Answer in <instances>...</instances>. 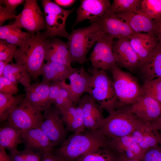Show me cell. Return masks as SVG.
<instances>
[{
    "instance_id": "obj_52",
    "label": "cell",
    "mask_w": 161,
    "mask_h": 161,
    "mask_svg": "<svg viewBox=\"0 0 161 161\" xmlns=\"http://www.w3.org/2000/svg\"></svg>"
},
{
    "instance_id": "obj_13",
    "label": "cell",
    "mask_w": 161,
    "mask_h": 161,
    "mask_svg": "<svg viewBox=\"0 0 161 161\" xmlns=\"http://www.w3.org/2000/svg\"><path fill=\"white\" fill-rule=\"evenodd\" d=\"M112 50L117 65L130 71L138 68L140 61L128 38L114 41Z\"/></svg>"
},
{
    "instance_id": "obj_6",
    "label": "cell",
    "mask_w": 161,
    "mask_h": 161,
    "mask_svg": "<svg viewBox=\"0 0 161 161\" xmlns=\"http://www.w3.org/2000/svg\"><path fill=\"white\" fill-rule=\"evenodd\" d=\"M110 70L119 107L125 105L132 104L144 94L137 80L130 74L123 71L117 65Z\"/></svg>"
},
{
    "instance_id": "obj_49",
    "label": "cell",
    "mask_w": 161,
    "mask_h": 161,
    "mask_svg": "<svg viewBox=\"0 0 161 161\" xmlns=\"http://www.w3.org/2000/svg\"><path fill=\"white\" fill-rule=\"evenodd\" d=\"M117 161H141L135 160H132L127 158L124 157L120 155H118V159Z\"/></svg>"
},
{
    "instance_id": "obj_33",
    "label": "cell",
    "mask_w": 161,
    "mask_h": 161,
    "mask_svg": "<svg viewBox=\"0 0 161 161\" xmlns=\"http://www.w3.org/2000/svg\"><path fill=\"white\" fill-rule=\"evenodd\" d=\"M117 154L105 146L89 151L75 161H117Z\"/></svg>"
},
{
    "instance_id": "obj_7",
    "label": "cell",
    "mask_w": 161,
    "mask_h": 161,
    "mask_svg": "<svg viewBox=\"0 0 161 161\" xmlns=\"http://www.w3.org/2000/svg\"><path fill=\"white\" fill-rule=\"evenodd\" d=\"M47 28L44 31L49 38L55 37L68 39L69 34L66 30V22L69 16L75 10H66L50 0H41Z\"/></svg>"
},
{
    "instance_id": "obj_23",
    "label": "cell",
    "mask_w": 161,
    "mask_h": 161,
    "mask_svg": "<svg viewBox=\"0 0 161 161\" xmlns=\"http://www.w3.org/2000/svg\"><path fill=\"white\" fill-rule=\"evenodd\" d=\"M115 14L126 22L135 32L145 33L156 37L154 20L149 18L142 13L138 11Z\"/></svg>"
},
{
    "instance_id": "obj_10",
    "label": "cell",
    "mask_w": 161,
    "mask_h": 161,
    "mask_svg": "<svg viewBox=\"0 0 161 161\" xmlns=\"http://www.w3.org/2000/svg\"><path fill=\"white\" fill-rule=\"evenodd\" d=\"M43 113V119L39 128L54 147L59 146L66 138L67 132L61 113L52 105Z\"/></svg>"
},
{
    "instance_id": "obj_32",
    "label": "cell",
    "mask_w": 161,
    "mask_h": 161,
    "mask_svg": "<svg viewBox=\"0 0 161 161\" xmlns=\"http://www.w3.org/2000/svg\"><path fill=\"white\" fill-rule=\"evenodd\" d=\"M25 94L13 96L0 92V122L6 121L12 111L24 100Z\"/></svg>"
},
{
    "instance_id": "obj_20",
    "label": "cell",
    "mask_w": 161,
    "mask_h": 161,
    "mask_svg": "<svg viewBox=\"0 0 161 161\" xmlns=\"http://www.w3.org/2000/svg\"><path fill=\"white\" fill-rule=\"evenodd\" d=\"M130 112L139 119L152 122L161 114V103L144 94L129 107Z\"/></svg>"
},
{
    "instance_id": "obj_18",
    "label": "cell",
    "mask_w": 161,
    "mask_h": 161,
    "mask_svg": "<svg viewBox=\"0 0 161 161\" xmlns=\"http://www.w3.org/2000/svg\"><path fill=\"white\" fill-rule=\"evenodd\" d=\"M76 10V17L72 28L84 21L103 17L110 7L109 0H81Z\"/></svg>"
},
{
    "instance_id": "obj_16",
    "label": "cell",
    "mask_w": 161,
    "mask_h": 161,
    "mask_svg": "<svg viewBox=\"0 0 161 161\" xmlns=\"http://www.w3.org/2000/svg\"><path fill=\"white\" fill-rule=\"evenodd\" d=\"M105 146L117 155L130 159L141 161L145 152L133 140L131 135L122 137L107 138Z\"/></svg>"
},
{
    "instance_id": "obj_30",
    "label": "cell",
    "mask_w": 161,
    "mask_h": 161,
    "mask_svg": "<svg viewBox=\"0 0 161 161\" xmlns=\"http://www.w3.org/2000/svg\"><path fill=\"white\" fill-rule=\"evenodd\" d=\"M49 98L51 103L59 109L75 105L67 91L59 83H50Z\"/></svg>"
},
{
    "instance_id": "obj_24",
    "label": "cell",
    "mask_w": 161,
    "mask_h": 161,
    "mask_svg": "<svg viewBox=\"0 0 161 161\" xmlns=\"http://www.w3.org/2000/svg\"><path fill=\"white\" fill-rule=\"evenodd\" d=\"M138 68L145 81L161 78V44L159 42Z\"/></svg>"
},
{
    "instance_id": "obj_51",
    "label": "cell",
    "mask_w": 161,
    "mask_h": 161,
    "mask_svg": "<svg viewBox=\"0 0 161 161\" xmlns=\"http://www.w3.org/2000/svg\"><path fill=\"white\" fill-rule=\"evenodd\" d=\"M160 1H161V0H160Z\"/></svg>"
},
{
    "instance_id": "obj_27",
    "label": "cell",
    "mask_w": 161,
    "mask_h": 161,
    "mask_svg": "<svg viewBox=\"0 0 161 161\" xmlns=\"http://www.w3.org/2000/svg\"><path fill=\"white\" fill-rule=\"evenodd\" d=\"M67 131L73 133L81 132L85 128L83 113L81 108L73 105L60 109Z\"/></svg>"
},
{
    "instance_id": "obj_5",
    "label": "cell",
    "mask_w": 161,
    "mask_h": 161,
    "mask_svg": "<svg viewBox=\"0 0 161 161\" xmlns=\"http://www.w3.org/2000/svg\"><path fill=\"white\" fill-rule=\"evenodd\" d=\"M140 120L130 112L129 107L121 106L109 114L99 129L107 138L128 136L134 132Z\"/></svg>"
},
{
    "instance_id": "obj_15",
    "label": "cell",
    "mask_w": 161,
    "mask_h": 161,
    "mask_svg": "<svg viewBox=\"0 0 161 161\" xmlns=\"http://www.w3.org/2000/svg\"><path fill=\"white\" fill-rule=\"evenodd\" d=\"M68 79L69 84L66 83V80L59 83L66 90L72 102L76 105L83 95L87 92L91 82L92 76L82 66L71 75Z\"/></svg>"
},
{
    "instance_id": "obj_2",
    "label": "cell",
    "mask_w": 161,
    "mask_h": 161,
    "mask_svg": "<svg viewBox=\"0 0 161 161\" xmlns=\"http://www.w3.org/2000/svg\"><path fill=\"white\" fill-rule=\"evenodd\" d=\"M49 39L44 31L32 34L15 53L14 58L16 62L24 66L34 79L41 75Z\"/></svg>"
},
{
    "instance_id": "obj_43",
    "label": "cell",
    "mask_w": 161,
    "mask_h": 161,
    "mask_svg": "<svg viewBox=\"0 0 161 161\" xmlns=\"http://www.w3.org/2000/svg\"><path fill=\"white\" fill-rule=\"evenodd\" d=\"M41 161H63L56 154L54 149L48 151L44 154Z\"/></svg>"
},
{
    "instance_id": "obj_50",
    "label": "cell",
    "mask_w": 161,
    "mask_h": 161,
    "mask_svg": "<svg viewBox=\"0 0 161 161\" xmlns=\"http://www.w3.org/2000/svg\"></svg>"
},
{
    "instance_id": "obj_8",
    "label": "cell",
    "mask_w": 161,
    "mask_h": 161,
    "mask_svg": "<svg viewBox=\"0 0 161 161\" xmlns=\"http://www.w3.org/2000/svg\"><path fill=\"white\" fill-rule=\"evenodd\" d=\"M10 25L32 34L47 28L44 14L36 0H26L22 10Z\"/></svg>"
},
{
    "instance_id": "obj_21",
    "label": "cell",
    "mask_w": 161,
    "mask_h": 161,
    "mask_svg": "<svg viewBox=\"0 0 161 161\" xmlns=\"http://www.w3.org/2000/svg\"><path fill=\"white\" fill-rule=\"evenodd\" d=\"M24 149L32 151L42 158L46 152L53 149L52 144L39 127L22 131Z\"/></svg>"
},
{
    "instance_id": "obj_48",
    "label": "cell",
    "mask_w": 161,
    "mask_h": 161,
    "mask_svg": "<svg viewBox=\"0 0 161 161\" xmlns=\"http://www.w3.org/2000/svg\"><path fill=\"white\" fill-rule=\"evenodd\" d=\"M8 64L6 62L0 60V76L2 75L4 70Z\"/></svg>"
},
{
    "instance_id": "obj_9",
    "label": "cell",
    "mask_w": 161,
    "mask_h": 161,
    "mask_svg": "<svg viewBox=\"0 0 161 161\" xmlns=\"http://www.w3.org/2000/svg\"><path fill=\"white\" fill-rule=\"evenodd\" d=\"M114 38L100 30L98 31L96 42L88 59L94 68L110 70L117 65L112 47Z\"/></svg>"
},
{
    "instance_id": "obj_25",
    "label": "cell",
    "mask_w": 161,
    "mask_h": 161,
    "mask_svg": "<svg viewBox=\"0 0 161 161\" xmlns=\"http://www.w3.org/2000/svg\"><path fill=\"white\" fill-rule=\"evenodd\" d=\"M129 39L131 45L139 58L140 63L148 56L159 43L157 37L145 33H136Z\"/></svg>"
},
{
    "instance_id": "obj_45",
    "label": "cell",
    "mask_w": 161,
    "mask_h": 161,
    "mask_svg": "<svg viewBox=\"0 0 161 161\" xmlns=\"http://www.w3.org/2000/svg\"><path fill=\"white\" fill-rule=\"evenodd\" d=\"M76 1L75 0H54L53 2L61 7H65L72 5Z\"/></svg>"
},
{
    "instance_id": "obj_41",
    "label": "cell",
    "mask_w": 161,
    "mask_h": 161,
    "mask_svg": "<svg viewBox=\"0 0 161 161\" xmlns=\"http://www.w3.org/2000/svg\"><path fill=\"white\" fill-rule=\"evenodd\" d=\"M24 0H0V5H3L7 10L10 14L16 15V9L19 5L25 2Z\"/></svg>"
},
{
    "instance_id": "obj_53",
    "label": "cell",
    "mask_w": 161,
    "mask_h": 161,
    "mask_svg": "<svg viewBox=\"0 0 161 161\" xmlns=\"http://www.w3.org/2000/svg\"></svg>"
},
{
    "instance_id": "obj_3",
    "label": "cell",
    "mask_w": 161,
    "mask_h": 161,
    "mask_svg": "<svg viewBox=\"0 0 161 161\" xmlns=\"http://www.w3.org/2000/svg\"><path fill=\"white\" fill-rule=\"evenodd\" d=\"M91 71L92 81L87 93L109 114L119 107L113 80L105 70L93 67Z\"/></svg>"
},
{
    "instance_id": "obj_11",
    "label": "cell",
    "mask_w": 161,
    "mask_h": 161,
    "mask_svg": "<svg viewBox=\"0 0 161 161\" xmlns=\"http://www.w3.org/2000/svg\"><path fill=\"white\" fill-rule=\"evenodd\" d=\"M43 119V114L32 108L25 97L10 114L6 123L23 131L39 127Z\"/></svg>"
},
{
    "instance_id": "obj_44",
    "label": "cell",
    "mask_w": 161,
    "mask_h": 161,
    "mask_svg": "<svg viewBox=\"0 0 161 161\" xmlns=\"http://www.w3.org/2000/svg\"><path fill=\"white\" fill-rule=\"evenodd\" d=\"M153 20L155 26V35L161 44V18Z\"/></svg>"
},
{
    "instance_id": "obj_35",
    "label": "cell",
    "mask_w": 161,
    "mask_h": 161,
    "mask_svg": "<svg viewBox=\"0 0 161 161\" xmlns=\"http://www.w3.org/2000/svg\"><path fill=\"white\" fill-rule=\"evenodd\" d=\"M142 0H114L110 9L114 13L139 11Z\"/></svg>"
},
{
    "instance_id": "obj_22",
    "label": "cell",
    "mask_w": 161,
    "mask_h": 161,
    "mask_svg": "<svg viewBox=\"0 0 161 161\" xmlns=\"http://www.w3.org/2000/svg\"><path fill=\"white\" fill-rule=\"evenodd\" d=\"M45 60L72 67V62L66 44L57 37L48 39L46 46Z\"/></svg>"
},
{
    "instance_id": "obj_14",
    "label": "cell",
    "mask_w": 161,
    "mask_h": 161,
    "mask_svg": "<svg viewBox=\"0 0 161 161\" xmlns=\"http://www.w3.org/2000/svg\"><path fill=\"white\" fill-rule=\"evenodd\" d=\"M78 105L82 111L85 129H99L105 118L101 106L88 94L81 97Z\"/></svg>"
},
{
    "instance_id": "obj_1",
    "label": "cell",
    "mask_w": 161,
    "mask_h": 161,
    "mask_svg": "<svg viewBox=\"0 0 161 161\" xmlns=\"http://www.w3.org/2000/svg\"><path fill=\"white\" fill-rule=\"evenodd\" d=\"M107 138L99 129L73 133L54 151L63 161H75L89 151L105 146Z\"/></svg>"
},
{
    "instance_id": "obj_26",
    "label": "cell",
    "mask_w": 161,
    "mask_h": 161,
    "mask_svg": "<svg viewBox=\"0 0 161 161\" xmlns=\"http://www.w3.org/2000/svg\"><path fill=\"white\" fill-rule=\"evenodd\" d=\"M79 69L47 61L44 63L41 70L42 81L59 83L66 80L71 75Z\"/></svg>"
},
{
    "instance_id": "obj_31",
    "label": "cell",
    "mask_w": 161,
    "mask_h": 161,
    "mask_svg": "<svg viewBox=\"0 0 161 161\" xmlns=\"http://www.w3.org/2000/svg\"><path fill=\"white\" fill-rule=\"evenodd\" d=\"M32 35L11 25L0 27V39L19 47Z\"/></svg>"
},
{
    "instance_id": "obj_36",
    "label": "cell",
    "mask_w": 161,
    "mask_h": 161,
    "mask_svg": "<svg viewBox=\"0 0 161 161\" xmlns=\"http://www.w3.org/2000/svg\"><path fill=\"white\" fill-rule=\"evenodd\" d=\"M141 88L144 94L161 103L160 78L145 81Z\"/></svg>"
},
{
    "instance_id": "obj_47",
    "label": "cell",
    "mask_w": 161,
    "mask_h": 161,
    "mask_svg": "<svg viewBox=\"0 0 161 161\" xmlns=\"http://www.w3.org/2000/svg\"><path fill=\"white\" fill-rule=\"evenodd\" d=\"M153 129L159 132H161V114L154 120L151 122Z\"/></svg>"
},
{
    "instance_id": "obj_40",
    "label": "cell",
    "mask_w": 161,
    "mask_h": 161,
    "mask_svg": "<svg viewBox=\"0 0 161 161\" xmlns=\"http://www.w3.org/2000/svg\"><path fill=\"white\" fill-rule=\"evenodd\" d=\"M141 161H161V144L145 151Z\"/></svg>"
},
{
    "instance_id": "obj_37",
    "label": "cell",
    "mask_w": 161,
    "mask_h": 161,
    "mask_svg": "<svg viewBox=\"0 0 161 161\" xmlns=\"http://www.w3.org/2000/svg\"><path fill=\"white\" fill-rule=\"evenodd\" d=\"M11 161H41V158L35 153L24 149L20 151L16 149L10 151Z\"/></svg>"
},
{
    "instance_id": "obj_12",
    "label": "cell",
    "mask_w": 161,
    "mask_h": 161,
    "mask_svg": "<svg viewBox=\"0 0 161 161\" xmlns=\"http://www.w3.org/2000/svg\"><path fill=\"white\" fill-rule=\"evenodd\" d=\"M89 21L98 24L100 30L114 38H129L136 33L126 22L117 17L110 8L102 18L93 19Z\"/></svg>"
},
{
    "instance_id": "obj_19",
    "label": "cell",
    "mask_w": 161,
    "mask_h": 161,
    "mask_svg": "<svg viewBox=\"0 0 161 161\" xmlns=\"http://www.w3.org/2000/svg\"><path fill=\"white\" fill-rule=\"evenodd\" d=\"M131 135L133 140L145 152L161 144V133L153 129L150 121L140 120Z\"/></svg>"
},
{
    "instance_id": "obj_42",
    "label": "cell",
    "mask_w": 161,
    "mask_h": 161,
    "mask_svg": "<svg viewBox=\"0 0 161 161\" xmlns=\"http://www.w3.org/2000/svg\"><path fill=\"white\" fill-rule=\"evenodd\" d=\"M16 15H13L8 12L4 7L0 5V26H2L3 24L7 20L12 19H15Z\"/></svg>"
},
{
    "instance_id": "obj_17",
    "label": "cell",
    "mask_w": 161,
    "mask_h": 161,
    "mask_svg": "<svg viewBox=\"0 0 161 161\" xmlns=\"http://www.w3.org/2000/svg\"><path fill=\"white\" fill-rule=\"evenodd\" d=\"M50 82L41 81L24 87L25 99L37 111L44 112L52 104L49 98Z\"/></svg>"
},
{
    "instance_id": "obj_38",
    "label": "cell",
    "mask_w": 161,
    "mask_h": 161,
    "mask_svg": "<svg viewBox=\"0 0 161 161\" xmlns=\"http://www.w3.org/2000/svg\"><path fill=\"white\" fill-rule=\"evenodd\" d=\"M17 46L8 43L5 40H0V60L9 64L14 58Z\"/></svg>"
},
{
    "instance_id": "obj_28",
    "label": "cell",
    "mask_w": 161,
    "mask_h": 161,
    "mask_svg": "<svg viewBox=\"0 0 161 161\" xmlns=\"http://www.w3.org/2000/svg\"><path fill=\"white\" fill-rule=\"evenodd\" d=\"M1 76L13 82L20 83L24 87L29 86L31 83V76L26 67L17 62L8 64Z\"/></svg>"
},
{
    "instance_id": "obj_29",
    "label": "cell",
    "mask_w": 161,
    "mask_h": 161,
    "mask_svg": "<svg viewBox=\"0 0 161 161\" xmlns=\"http://www.w3.org/2000/svg\"><path fill=\"white\" fill-rule=\"evenodd\" d=\"M22 131L7 124L0 128V145L10 151L23 143Z\"/></svg>"
},
{
    "instance_id": "obj_39",
    "label": "cell",
    "mask_w": 161,
    "mask_h": 161,
    "mask_svg": "<svg viewBox=\"0 0 161 161\" xmlns=\"http://www.w3.org/2000/svg\"><path fill=\"white\" fill-rule=\"evenodd\" d=\"M18 84L0 76V92L14 96L19 91Z\"/></svg>"
},
{
    "instance_id": "obj_4",
    "label": "cell",
    "mask_w": 161,
    "mask_h": 161,
    "mask_svg": "<svg viewBox=\"0 0 161 161\" xmlns=\"http://www.w3.org/2000/svg\"><path fill=\"white\" fill-rule=\"evenodd\" d=\"M90 25L73 29L66 42L72 62L83 64L88 61L87 55L96 42L100 27L96 23L89 21Z\"/></svg>"
},
{
    "instance_id": "obj_46",
    "label": "cell",
    "mask_w": 161,
    "mask_h": 161,
    "mask_svg": "<svg viewBox=\"0 0 161 161\" xmlns=\"http://www.w3.org/2000/svg\"><path fill=\"white\" fill-rule=\"evenodd\" d=\"M5 148L0 145V161H11L9 155L6 153Z\"/></svg>"
},
{
    "instance_id": "obj_34",
    "label": "cell",
    "mask_w": 161,
    "mask_h": 161,
    "mask_svg": "<svg viewBox=\"0 0 161 161\" xmlns=\"http://www.w3.org/2000/svg\"><path fill=\"white\" fill-rule=\"evenodd\" d=\"M139 11L152 20L161 18V1L157 0H142Z\"/></svg>"
}]
</instances>
